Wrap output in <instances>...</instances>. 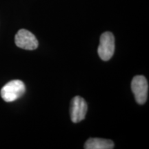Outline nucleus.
Listing matches in <instances>:
<instances>
[{"label":"nucleus","instance_id":"5","mask_svg":"<svg viewBox=\"0 0 149 149\" xmlns=\"http://www.w3.org/2000/svg\"><path fill=\"white\" fill-rule=\"evenodd\" d=\"M87 104L82 97L75 96L70 103V118L73 123H79L84 120L87 113Z\"/></svg>","mask_w":149,"mask_h":149},{"label":"nucleus","instance_id":"3","mask_svg":"<svg viewBox=\"0 0 149 149\" xmlns=\"http://www.w3.org/2000/svg\"><path fill=\"white\" fill-rule=\"evenodd\" d=\"M131 89L136 102L139 104H144L147 100L148 92V84L146 77L143 75L134 77L131 82Z\"/></svg>","mask_w":149,"mask_h":149},{"label":"nucleus","instance_id":"4","mask_svg":"<svg viewBox=\"0 0 149 149\" xmlns=\"http://www.w3.org/2000/svg\"><path fill=\"white\" fill-rule=\"evenodd\" d=\"M15 42L19 48L29 51L36 49L39 45L35 35L26 29H21L18 31L15 37Z\"/></svg>","mask_w":149,"mask_h":149},{"label":"nucleus","instance_id":"6","mask_svg":"<svg viewBox=\"0 0 149 149\" xmlns=\"http://www.w3.org/2000/svg\"><path fill=\"white\" fill-rule=\"evenodd\" d=\"M114 148V143L111 139L102 138H90L86 141V149H112Z\"/></svg>","mask_w":149,"mask_h":149},{"label":"nucleus","instance_id":"1","mask_svg":"<svg viewBox=\"0 0 149 149\" xmlns=\"http://www.w3.org/2000/svg\"><path fill=\"white\" fill-rule=\"evenodd\" d=\"M26 91V86L21 80L15 79L9 81L1 89V98L6 102L15 101L23 95Z\"/></svg>","mask_w":149,"mask_h":149},{"label":"nucleus","instance_id":"2","mask_svg":"<svg viewBox=\"0 0 149 149\" xmlns=\"http://www.w3.org/2000/svg\"><path fill=\"white\" fill-rule=\"evenodd\" d=\"M98 55L103 61H109L115 52V37L111 32H105L100 37Z\"/></svg>","mask_w":149,"mask_h":149}]
</instances>
